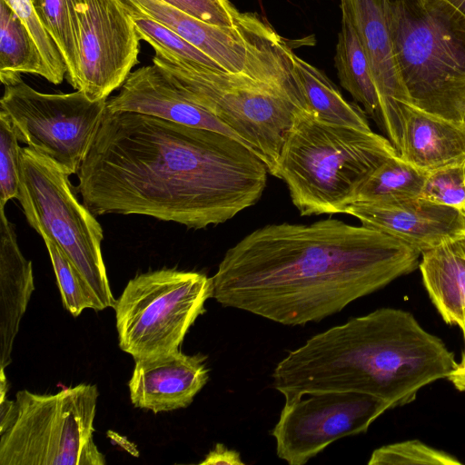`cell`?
Returning a JSON list of instances; mask_svg holds the SVG:
<instances>
[{
	"mask_svg": "<svg viewBox=\"0 0 465 465\" xmlns=\"http://www.w3.org/2000/svg\"><path fill=\"white\" fill-rule=\"evenodd\" d=\"M268 173L227 134L105 107L77 175L94 216L140 214L203 229L254 205Z\"/></svg>",
	"mask_w": 465,
	"mask_h": 465,
	"instance_id": "obj_1",
	"label": "cell"
},
{
	"mask_svg": "<svg viewBox=\"0 0 465 465\" xmlns=\"http://www.w3.org/2000/svg\"><path fill=\"white\" fill-rule=\"evenodd\" d=\"M420 255L391 235L338 219L269 224L225 252L212 277L213 298L283 325H304L411 273Z\"/></svg>",
	"mask_w": 465,
	"mask_h": 465,
	"instance_id": "obj_2",
	"label": "cell"
},
{
	"mask_svg": "<svg viewBox=\"0 0 465 465\" xmlns=\"http://www.w3.org/2000/svg\"><path fill=\"white\" fill-rule=\"evenodd\" d=\"M458 363L437 336L409 312L380 308L318 333L288 352L272 372L284 398L316 391H356L391 408L406 405Z\"/></svg>",
	"mask_w": 465,
	"mask_h": 465,
	"instance_id": "obj_3",
	"label": "cell"
},
{
	"mask_svg": "<svg viewBox=\"0 0 465 465\" xmlns=\"http://www.w3.org/2000/svg\"><path fill=\"white\" fill-rule=\"evenodd\" d=\"M243 68L230 73L154 51L153 63L183 93L231 128L277 177L279 157L297 114L306 109L293 64V48L256 13H241Z\"/></svg>",
	"mask_w": 465,
	"mask_h": 465,
	"instance_id": "obj_4",
	"label": "cell"
},
{
	"mask_svg": "<svg viewBox=\"0 0 465 465\" xmlns=\"http://www.w3.org/2000/svg\"><path fill=\"white\" fill-rule=\"evenodd\" d=\"M398 154L371 129L323 122L303 108L285 138L277 178L301 215L343 213L370 173Z\"/></svg>",
	"mask_w": 465,
	"mask_h": 465,
	"instance_id": "obj_5",
	"label": "cell"
},
{
	"mask_svg": "<svg viewBox=\"0 0 465 465\" xmlns=\"http://www.w3.org/2000/svg\"><path fill=\"white\" fill-rule=\"evenodd\" d=\"M386 17L411 104L463 121L465 16L446 0H386Z\"/></svg>",
	"mask_w": 465,
	"mask_h": 465,
	"instance_id": "obj_6",
	"label": "cell"
},
{
	"mask_svg": "<svg viewBox=\"0 0 465 465\" xmlns=\"http://www.w3.org/2000/svg\"><path fill=\"white\" fill-rule=\"evenodd\" d=\"M98 395L93 384L19 391L14 421L0 434V465H104L93 436Z\"/></svg>",
	"mask_w": 465,
	"mask_h": 465,
	"instance_id": "obj_7",
	"label": "cell"
},
{
	"mask_svg": "<svg viewBox=\"0 0 465 465\" xmlns=\"http://www.w3.org/2000/svg\"><path fill=\"white\" fill-rule=\"evenodd\" d=\"M69 176L50 159L24 147L16 199L28 223L62 251L103 309L114 307L116 301L102 255L103 229L95 216L75 197Z\"/></svg>",
	"mask_w": 465,
	"mask_h": 465,
	"instance_id": "obj_8",
	"label": "cell"
},
{
	"mask_svg": "<svg viewBox=\"0 0 465 465\" xmlns=\"http://www.w3.org/2000/svg\"><path fill=\"white\" fill-rule=\"evenodd\" d=\"M213 297L212 278L161 269L131 279L114 310L119 346L134 360L179 350Z\"/></svg>",
	"mask_w": 465,
	"mask_h": 465,
	"instance_id": "obj_9",
	"label": "cell"
},
{
	"mask_svg": "<svg viewBox=\"0 0 465 465\" xmlns=\"http://www.w3.org/2000/svg\"><path fill=\"white\" fill-rule=\"evenodd\" d=\"M5 85L0 110L9 116L19 142L57 164L68 175L77 173L98 131L107 99L92 101L79 90L41 93L21 74L0 75Z\"/></svg>",
	"mask_w": 465,
	"mask_h": 465,
	"instance_id": "obj_10",
	"label": "cell"
},
{
	"mask_svg": "<svg viewBox=\"0 0 465 465\" xmlns=\"http://www.w3.org/2000/svg\"><path fill=\"white\" fill-rule=\"evenodd\" d=\"M391 409L385 401L356 391H316L285 398L272 435L277 456L303 465L335 440L367 431Z\"/></svg>",
	"mask_w": 465,
	"mask_h": 465,
	"instance_id": "obj_11",
	"label": "cell"
},
{
	"mask_svg": "<svg viewBox=\"0 0 465 465\" xmlns=\"http://www.w3.org/2000/svg\"><path fill=\"white\" fill-rule=\"evenodd\" d=\"M78 69L75 90L107 99L138 63L140 37L124 0H76Z\"/></svg>",
	"mask_w": 465,
	"mask_h": 465,
	"instance_id": "obj_12",
	"label": "cell"
},
{
	"mask_svg": "<svg viewBox=\"0 0 465 465\" xmlns=\"http://www.w3.org/2000/svg\"><path fill=\"white\" fill-rule=\"evenodd\" d=\"M343 213L361 225L391 235L420 253L465 239V216L460 210L420 197L385 202H355Z\"/></svg>",
	"mask_w": 465,
	"mask_h": 465,
	"instance_id": "obj_13",
	"label": "cell"
},
{
	"mask_svg": "<svg viewBox=\"0 0 465 465\" xmlns=\"http://www.w3.org/2000/svg\"><path fill=\"white\" fill-rule=\"evenodd\" d=\"M340 4L349 10L367 55L379 99L381 127L400 154L401 106L411 102L394 54L386 17V0H340Z\"/></svg>",
	"mask_w": 465,
	"mask_h": 465,
	"instance_id": "obj_14",
	"label": "cell"
},
{
	"mask_svg": "<svg viewBox=\"0 0 465 465\" xmlns=\"http://www.w3.org/2000/svg\"><path fill=\"white\" fill-rule=\"evenodd\" d=\"M106 110L148 114L219 132L242 142L231 128L191 100L172 76L153 63L131 72L119 93L107 99Z\"/></svg>",
	"mask_w": 465,
	"mask_h": 465,
	"instance_id": "obj_15",
	"label": "cell"
},
{
	"mask_svg": "<svg viewBox=\"0 0 465 465\" xmlns=\"http://www.w3.org/2000/svg\"><path fill=\"white\" fill-rule=\"evenodd\" d=\"M206 360L180 350L134 360L128 382L132 403L154 413L186 408L208 381Z\"/></svg>",
	"mask_w": 465,
	"mask_h": 465,
	"instance_id": "obj_16",
	"label": "cell"
},
{
	"mask_svg": "<svg viewBox=\"0 0 465 465\" xmlns=\"http://www.w3.org/2000/svg\"><path fill=\"white\" fill-rule=\"evenodd\" d=\"M400 156L428 173L465 163V122L428 113L411 104L401 106Z\"/></svg>",
	"mask_w": 465,
	"mask_h": 465,
	"instance_id": "obj_17",
	"label": "cell"
},
{
	"mask_svg": "<svg viewBox=\"0 0 465 465\" xmlns=\"http://www.w3.org/2000/svg\"><path fill=\"white\" fill-rule=\"evenodd\" d=\"M34 290L32 262L22 254L15 227L0 206V369L11 362L14 341Z\"/></svg>",
	"mask_w": 465,
	"mask_h": 465,
	"instance_id": "obj_18",
	"label": "cell"
},
{
	"mask_svg": "<svg viewBox=\"0 0 465 465\" xmlns=\"http://www.w3.org/2000/svg\"><path fill=\"white\" fill-rule=\"evenodd\" d=\"M124 1L178 34L207 54L222 70L230 73L242 70L246 48L237 24L234 26L212 25L161 0Z\"/></svg>",
	"mask_w": 465,
	"mask_h": 465,
	"instance_id": "obj_19",
	"label": "cell"
},
{
	"mask_svg": "<svg viewBox=\"0 0 465 465\" xmlns=\"http://www.w3.org/2000/svg\"><path fill=\"white\" fill-rule=\"evenodd\" d=\"M419 268L429 296L443 321L465 327V239L420 255Z\"/></svg>",
	"mask_w": 465,
	"mask_h": 465,
	"instance_id": "obj_20",
	"label": "cell"
},
{
	"mask_svg": "<svg viewBox=\"0 0 465 465\" xmlns=\"http://www.w3.org/2000/svg\"><path fill=\"white\" fill-rule=\"evenodd\" d=\"M340 7L341 25L334 56L337 76L341 85L381 126L379 99L361 36L349 10L342 4Z\"/></svg>",
	"mask_w": 465,
	"mask_h": 465,
	"instance_id": "obj_21",
	"label": "cell"
},
{
	"mask_svg": "<svg viewBox=\"0 0 465 465\" xmlns=\"http://www.w3.org/2000/svg\"><path fill=\"white\" fill-rule=\"evenodd\" d=\"M292 58L306 110L323 122L371 130L365 111L348 102L324 72L294 52Z\"/></svg>",
	"mask_w": 465,
	"mask_h": 465,
	"instance_id": "obj_22",
	"label": "cell"
},
{
	"mask_svg": "<svg viewBox=\"0 0 465 465\" xmlns=\"http://www.w3.org/2000/svg\"><path fill=\"white\" fill-rule=\"evenodd\" d=\"M37 74L53 83V76L32 35L11 6L0 0V75Z\"/></svg>",
	"mask_w": 465,
	"mask_h": 465,
	"instance_id": "obj_23",
	"label": "cell"
},
{
	"mask_svg": "<svg viewBox=\"0 0 465 465\" xmlns=\"http://www.w3.org/2000/svg\"><path fill=\"white\" fill-rule=\"evenodd\" d=\"M426 175L399 154L391 156L370 173L361 186L355 202H385L419 197Z\"/></svg>",
	"mask_w": 465,
	"mask_h": 465,
	"instance_id": "obj_24",
	"label": "cell"
},
{
	"mask_svg": "<svg viewBox=\"0 0 465 465\" xmlns=\"http://www.w3.org/2000/svg\"><path fill=\"white\" fill-rule=\"evenodd\" d=\"M40 20L56 43L66 64V78L74 88L78 69L76 0H31Z\"/></svg>",
	"mask_w": 465,
	"mask_h": 465,
	"instance_id": "obj_25",
	"label": "cell"
},
{
	"mask_svg": "<svg viewBox=\"0 0 465 465\" xmlns=\"http://www.w3.org/2000/svg\"><path fill=\"white\" fill-rule=\"evenodd\" d=\"M126 5L130 10L140 39L147 42L154 51L165 53L177 59L194 62L222 70L207 54L178 34L158 21L136 11L127 3Z\"/></svg>",
	"mask_w": 465,
	"mask_h": 465,
	"instance_id": "obj_26",
	"label": "cell"
},
{
	"mask_svg": "<svg viewBox=\"0 0 465 465\" xmlns=\"http://www.w3.org/2000/svg\"><path fill=\"white\" fill-rule=\"evenodd\" d=\"M54 271L64 307L74 316L84 310H104L94 293L77 269L62 251L47 238H43Z\"/></svg>",
	"mask_w": 465,
	"mask_h": 465,
	"instance_id": "obj_27",
	"label": "cell"
},
{
	"mask_svg": "<svg viewBox=\"0 0 465 465\" xmlns=\"http://www.w3.org/2000/svg\"><path fill=\"white\" fill-rule=\"evenodd\" d=\"M369 465H461L454 456L418 440L381 446L373 450Z\"/></svg>",
	"mask_w": 465,
	"mask_h": 465,
	"instance_id": "obj_28",
	"label": "cell"
},
{
	"mask_svg": "<svg viewBox=\"0 0 465 465\" xmlns=\"http://www.w3.org/2000/svg\"><path fill=\"white\" fill-rule=\"evenodd\" d=\"M9 116L0 110V206L20 191L22 148Z\"/></svg>",
	"mask_w": 465,
	"mask_h": 465,
	"instance_id": "obj_29",
	"label": "cell"
},
{
	"mask_svg": "<svg viewBox=\"0 0 465 465\" xmlns=\"http://www.w3.org/2000/svg\"><path fill=\"white\" fill-rule=\"evenodd\" d=\"M5 1L11 6L32 35L52 74V84H61L64 75H66V64L56 43L40 20L31 0Z\"/></svg>",
	"mask_w": 465,
	"mask_h": 465,
	"instance_id": "obj_30",
	"label": "cell"
},
{
	"mask_svg": "<svg viewBox=\"0 0 465 465\" xmlns=\"http://www.w3.org/2000/svg\"><path fill=\"white\" fill-rule=\"evenodd\" d=\"M419 197L462 211L465 208V163L428 173Z\"/></svg>",
	"mask_w": 465,
	"mask_h": 465,
	"instance_id": "obj_31",
	"label": "cell"
},
{
	"mask_svg": "<svg viewBox=\"0 0 465 465\" xmlns=\"http://www.w3.org/2000/svg\"><path fill=\"white\" fill-rule=\"evenodd\" d=\"M206 23L234 26L241 12L230 0H161Z\"/></svg>",
	"mask_w": 465,
	"mask_h": 465,
	"instance_id": "obj_32",
	"label": "cell"
},
{
	"mask_svg": "<svg viewBox=\"0 0 465 465\" xmlns=\"http://www.w3.org/2000/svg\"><path fill=\"white\" fill-rule=\"evenodd\" d=\"M201 465L228 464L242 465L239 452L227 449L223 444L217 443L214 448L206 455Z\"/></svg>",
	"mask_w": 465,
	"mask_h": 465,
	"instance_id": "obj_33",
	"label": "cell"
},
{
	"mask_svg": "<svg viewBox=\"0 0 465 465\" xmlns=\"http://www.w3.org/2000/svg\"><path fill=\"white\" fill-rule=\"evenodd\" d=\"M463 336L465 341V334H463ZM447 379L457 390L465 391V348L460 362L458 363L456 369L448 376Z\"/></svg>",
	"mask_w": 465,
	"mask_h": 465,
	"instance_id": "obj_34",
	"label": "cell"
},
{
	"mask_svg": "<svg viewBox=\"0 0 465 465\" xmlns=\"http://www.w3.org/2000/svg\"><path fill=\"white\" fill-rule=\"evenodd\" d=\"M456 10L465 16V0H446Z\"/></svg>",
	"mask_w": 465,
	"mask_h": 465,
	"instance_id": "obj_35",
	"label": "cell"
},
{
	"mask_svg": "<svg viewBox=\"0 0 465 465\" xmlns=\"http://www.w3.org/2000/svg\"><path fill=\"white\" fill-rule=\"evenodd\" d=\"M461 212H462V213H463V214H464V216H465V208H464Z\"/></svg>",
	"mask_w": 465,
	"mask_h": 465,
	"instance_id": "obj_36",
	"label": "cell"
},
{
	"mask_svg": "<svg viewBox=\"0 0 465 465\" xmlns=\"http://www.w3.org/2000/svg\"><path fill=\"white\" fill-rule=\"evenodd\" d=\"M462 332L463 334H465V327L462 329Z\"/></svg>",
	"mask_w": 465,
	"mask_h": 465,
	"instance_id": "obj_37",
	"label": "cell"
},
{
	"mask_svg": "<svg viewBox=\"0 0 465 465\" xmlns=\"http://www.w3.org/2000/svg\"><path fill=\"white\" fill-rule=\"evenodd\" d=\"M463 121L465 122V115H464V118H463Z\"/></svg>",
	"mask_w": 465,
	"mask_h": 465,
	"instance_id": "obj_38",
	"label": "cell"
}]
</instances>
